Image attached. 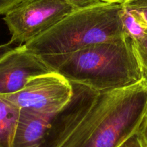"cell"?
Listing matches in <instances>:
<instances>
[{
    "label": "cell",
    "mask_w": 147,
    "mask_h": 147,
    "mask_svg": "<svg viewBox=\"0 0 147 147\" xmlns=\"http://www.w3.org/2000/svg\"><path fill=\"white\" fill-rule=\"evenodd\" d=\"M53 72L70 83L99 93L131 87L142 81L131 37H121L70 53L41 56Z\"/></svg>",
    "instance_id": "1"
},
{
    "label": "cell",
    "mask_w": 147,
    "mask_h": 147,
    "mask_svg": "<svg viewBox=\"0 0 147 147\" xmlns=\"http://www.w3.org/2000/svg\"><path fill=\"white\" fill-rule=\"evenodd\" d=\"M147 107V84L99 93L61 147H119L137 132Z\"/></svg>",
    "instance_id": "2"
},
{
    "label": "cell",
    "mask_w": 147,
    "mask_h": 147,
    "mask_svg": "<svg viewBox=\"0 0 147 147\" xmlns=\"http://www.w3.org/2000/svg\"><path fill=\"white\" fill-rule=\"evenodd\" d=\"M123 4L103 2L73 11L24 45L39 56L73 53L124 36Z\"/></svg>",
    "instance_id": "3"
},
{
    "label": "cell",
    "mask_w": 147,
    "mask_h": 147,
    "mask_svg": "<svg viewBox=\"0 0 147 147\" xmlns=\"http://www.w3.org/2000/svg\"><path fill=\"white\" fill-rule=\"evenodd\" d=\"M73 94L62 110L51 115L24 111L17 130L19 147H61L94 103L99 93L71 83Z\"/></svg>",
    "instance_id": "4"
},
{
    "label": "cell",
    "mask_w": 147,
    "mask_h": 147,
    "mask_svg": "<svg viewBox=\"0 0 147 147\" xmlns=\"http://www.w3.org/2000/svg\"><path fill=\"white\" fill-rule=\"evenodd\" d=\"M76 10L65 0H24L4 17L11 36L9 42L26 44Z\"/></svg>",
    "instance_id": "5"
},
{
    "label": "cell",
    "mask_w": 147,
    "mask_h": 147,
    "mask_svg": "<svg viewBox=\"0 0 147 147\" xmlns=\"http://www.w3.org/2000/svg\"><path fill=\"white\" fill-rule=\"evenodd\" d=\"M73 86L55 72L34 78L17 93L3 96L21 110L51 115L63 109L72 98Z\"/></svg>",
    "instance_id": "6"
},
{
    "label": "cell",
    "mask_w": 147,
    "mask_h": 147,
    "mask_svg": "<svg viewBox=\"0 0 147 147\" xmlns=\"http://www.w3.org/2000/svg\"><path fill=\"white\" fill-rule=\"evenodd\" d=\"M52 72L41 56L32 53L24 45L15 47L0 60V95L17 93L32 78Z\"/></svg>",
    "instance_id": "7"
},
{
    "label": "cell",
    "mask_w": 147,
    "mask_h": 147,
    "mask_svg": "<svg viewBox=\"0 0 147 147\" xmlns=\"http://www.w3.org/2000/svg\"><path fill=\"white\" fill-rule=\"evenodd\" d=\"M21 109L0 95V147H12Z\"/></svg>",
    "instance_id": "8"
},
{
    "label": "cell",
    "mask_w": 147,
    "mask_h": 147,
    "mask_svg": "<svg viewBox=\"0 0 147 147\" xmlns=\"http://www.w3.org/2000/svg\"><path fill=\"white\" fill-rule=\"evenodd\" d=\"M123 7L143 27L147 34V0H128Z\"/></svg>",
    "instance_id": "9"
},
{
    "label": "cell",
    "mask_w": 147,
    "mask_h": 147,
    "mask_svg": "<svg viewBox=\"0 0 147 147\" xmlns=\"http://www.w3.org/2000/svg\"><path fill=\"white\" fill-rule=\"evenodd\" d=\"M133 45L142 73V80L147 84V34L132 39Z\"/></svg>",
    "instance_id": "10"
},
{
    "label": "cell",
    "mask_w": 147,
    "mask_h": 147,
    "mask_svg": "<svg viewBox=\"0 0 147 147\" xmlns=\"http://www.w3.org/2000/svg\"><path fill=\"white\" fill-rule=\"evenodd\" d=\"M65 1L71 4L77 10L88 8L103 3L100 0H65Z\"/></svg>",
    "instance_id": "11"
},
{
    "label": "cell",
    "mask_w": 147,
    "mask_h": 147,
    "mask_svg": "<svg viewBox=\"0 0 147 147\" xmlns=\"http://www.w3.org/2000/svg\"><path fill=\"white\" fill-rule=\"evenodd\" d=\"M136 134L140 139L144 147H147V107Z\"/></svg>",
    "instance_id": "12"
},
{
    "label": "cell",
    "mask_w": 147,
    "mask_h": 147,
    "mask_svg": "<svg viewBox=\"0 0 147 147\" xmlns=\"http://www.w3.org/2000/svg\"><path fill=\"white\" fill-rule=\"evenodd\" d=\"M24 0H0V14H6Z\"/></svg>",
    "instance_id": "13"
},
{
    "label": "cell",
    "mask_w": 147,
    "mask_h": 147,
    "mask_svg": "<svg viewBox=\"0 0 147 147\" xmlns=\"http://www.w3.org/2000/svg\"><path fill=\"white\" fill-rule=\"evenodd\" d=\"M119 147H144V146L137 134L136 133L126 139Z\"/></svg>",
    "instance_id": "14"
},
{
    "label": "cell",
    "mask_w": 147,
    "mask_h": 147,
    "mask_svg": "<svg viewBox=\"0 0 147 147\" xmlns=\"http://www.w3.org/2000/svg\"><path fill=\"white\" fill-rule=\"evenodd\" d=\"M14 47H14L12 43H11L10 42L6 43V44L0 45V60L4 58L10 52L12 51Z\"/></svg>",
    "instance_id": "15"
},
{
    "label": "cell",
    "mask_w": 147,
    "mask_h": 147,
    "mask_svg": "<svg viewBox=\"0 0 147 147\" xmlns=\"http://www.w3.org/2000/svg\"><path fill=\"white\" fill-rule=\"evenodd\" d=\"M102 2L105 3H117V4H123L126 3L128 0H100Z\"/></svg>",
    "instance_id": "16"
}]
</instances>
